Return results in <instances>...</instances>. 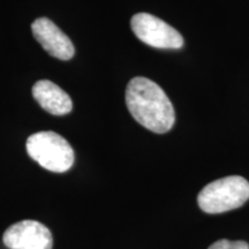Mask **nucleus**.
Returning a JSON list of instances; mask_svg holds the SVG:
<instances>
[{
	"label": "nucleus",
	"mask_w": 249,
	"mask_h": 249,
	"mask_svg": "<svg viewBox=\"0 0 249 249\" xmlns=\"http://www.w3.org/2000/svg\"><path fill=\"white\" fill-rule=\"evenodd\" d=\"M126 104L134 119L157 134L172 128L176 121L173 105L164 90L147 77H134L126 89Z\"/></svg>",
	"instance_id": "1"
},
{
	"label": "nucleus",
	"mask_w": 249,
	"mask_h": 249,
	"mask_svg": "<svg viewBox=\"0 0 249 249\" xmlns=\"http://www.w3.org/2000/svg\"><path fill=\"white\" fill-rule=\"evenodd\" d=\"M249 200V182L240 176H231L208 183L197 196L201 210L222 213L238 209Z\"/></svg>",
	"instance_id": "2"
},
{
	"label": "nucleus",
	"mask_w": 249,
	"mask_h": 249,
	"mask_svg": "<svg viewBox=\"0 0 249 249\" xmlns=\"http://www.w3.org/2000/svg\"><path fill=\"white\" fill-rule=\"evenodd\" d=\"M28 155L45 170L64 173L73 166L74 150L66 139L54 132H39L27 140Z\"/></svg>",
	"instance_id": "3"
},
{
	"label": "nucleus",
	"mask_w": 249,
	"mask_h": 249,
	"mask_svg": "<svg viewBox=\"0 0 249 249\" xmlns=\"http://www.w3.org/2000/svg\"><path fill=\"white\" fill-rule=\"evenodd\" d=\"M133 33L140 40L156 49L178 50L183 46V38L178 30L149 13H138L130 20Z\"/></svg>",
	"instance_id": "4"
},
{
	"label": "nucleus",
	"mask_w": 249,
	"mask_h": 249,
	"mask_svg": "<svg viewBox=\"0 0 249 249\" xmlns=\"http://www.w3.org/2000/svg\"><path fill=\"white\" fill-rule=\"evenodd\" d=\"M9 249H52L53 238L45 225L37 220H22L9 226L4 233Z\"/></svg>",
	"instance_id": "5"
},
{
	"label": "nucleus",
	"mask_w": 249,
	"mask_h": 249,
	"mask_svg": "<svg viewBox=\"0 0 249 249\" xmlns=\"http://www.w3.org/2000/svg\"><path fill=\"white\" fill-rule=\"evenodd\" d=\"M33 35L42 48L52 57L60 60H70L74 57L75 49L66 34H64L51 20L39 18L31 24Z\"/></svg>",
	"instance_id": "6"
},
{
	"label": "nucleus",
	"mask_w": 249,
	"mask_h": 249,
	"mask_svg": "<svg viewBox=\"0 0 249 249\" xmlns=\"http://www.w3.org/2000/svg\"><path fill=\"white\" fill-rule=\"evenodd\" d=\"M33 96L40 107L53 116H65L73 110L70 95L49 80H40L33 87Z\"/></svg>",
	"instance_id": "7"
},
{
	"label": "nucleus",
	"mask_w": 249,
	"mask_h": 249,
	"mask_svg": "<svg viewBox=\"0 0 249 249\" xmlns=\"http://www.w3.org/2000/svg\"><path fill=\"white\" fill-rule=\"evenodd\" d=\"M208 249H249V245L246 241H231L222 239L211 245Z\"/></svg>",
	"instance_id": "8"
}]
</instances>
